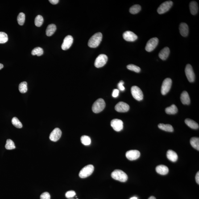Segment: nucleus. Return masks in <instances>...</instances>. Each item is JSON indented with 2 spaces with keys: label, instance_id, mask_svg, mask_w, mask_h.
<instances>
[{
  "label": "nucleus",
  "instance_id": "20",
  "mask_svg": "<svg viewBox=\"0 0 199 199\" xmlns=\"http://www.w3.org/2000/svg\"><path fill=\"white\" fill-rule=\"evenodd\" d=\"M170 52L169 48L168 47H165L159 52V58L162 60H166L169 56Z\"/></svg>",
  "mask_w": 199,
  "mask_h": 199
},
{
  "label": "nucleus",
  "instance_id": "31",
  "mask_svg": "<svg viewBox=\"0 0 199 199\" xmlns=\"http://www.w3.org/2000/svg\"><path fill=\"white\" fill-rule=\"evenodd\" d=\"M25 20V15L23 13H20L17 18V21H18V24L20 26H23Z\"/></svg>",
  "mask_w": 199,
  "mask_h": 199
},
{
  "label": "nucleus",
  "instance_id": "14",
  "mask_svg": "<svg viewBox=\"0 0 199 199\" xmlns=\"http://www.w3.org/2000/svg\"><path fill=\"white\" fill-rule=\"evenodd\" d=\"M115 109L118 112L125 113L128 111L130 109V106L126 103L121 101L116 105Z\"/></svg>",
  "mask_w": 199,
  "mask_h": 199
},
{
  "label": "nucleus",
  "instance_id": "43",
  "mask_svg": "<svg viewBox=\"0 0 199 199\" xmlns=\"http://www.w3.org/2000/svg\"><path fill=\"white\" fill-rule=\"evenodd\" d=\"M196 180L198 184H199V172H198L196 174Z\"/></svg>",
  "mask_w": 199,
  "mask_h": 199
},
{
  "label": "nucleus",
  "instance_id": "39",
  "mask_svg": "<svg viewBox=\"0 0 199 199\" xmlns=\"http://www.w3.org/2000/svg\"><path fill=\"white\" fill-rule=\"evenodd\" d=\"M40 199H50L51 197L50 194L48 192H43L41 195Z\"/></svg>",
  "mask_w": 199,
  "mask_h": 199
},
{
  "label": "nucleus",
  "instance_id": "4",
  "mask_svg": "<svg viewBox=\"0 0 199 199\" xmlns=\"http://www.w3.org/2000/svg\"><path fill=\"white\" fill-rule=\"evenodd\" d=\"M94 170V166L92 164L86 166L80 170L79 176L81 178H85L90 176Z\"/></svg>",
  "mask_w": 199,
  "mask_h": 199
},
{
  "label": "nucleus",
  "instance_id": "7",
  "mask_svg": "<svg viewBox=\"0 0 199 199\" xmlns=\"http://www.w3.org/2000/svg\"><path fill=\"white\" fill-rule=\"evenodd\" d=\"M172 85V80L169 78H167L164 80L162 84L161 93L165 95L169 92Z\"/></svg>",
  "mask_w": 199,
  "mask_h": 199
},
{
  "label": "nucleus",
  "instance_id": "35",
  "mask_svg": "<svg viewBox=\"0 0 199 199\" xmlns=\"http://www.w3.org/2000/svg\"><path fill=\"white\" fill-rule=\"evenodd\" d=\"M12 122L13 125L17 128H21L23 127L22 123L16 117H14L12 118Z\"/></svg>",
  "mask_w": 199,
  "mask_h": 199
},
{
  "label": "nucleus",
  "instance_id": "40",
  "mask_svg": "<svg viewBox=\"0 0 199 199\" xmlns=\"http://www.w3.org/2000/svg\"><path fill=\"white\" fill-rule=\"evenodd\" d=\"M124 83L123 81L121 80L118 84V89L121 91H124L125 90L124 87L123 86Z\"/></svg>",
  "mask_w": 199,
  "mask_h": 199
},
{
  "label": "nucleus",
  "instance_id": "19",
  "mask_svg": "<svg viewBox=\"0 0 199 199\" xmlns=\"http://www.w3.org/2000/svg\"><path fill=\"white\" fill-rule=\"evenodd\" d=\"M156 172L161 175H167L169 172L168 167L164 165H160L157 166L156 168Z\"/></svg>",
  "mask_w": 199,
  "mask_h": 199
},
{
  "label": "nucleus",
  "instance_id": "13",
  "mask_svg": "<svg viewBox=\"0 0 199 199\" xmlns=\"http://www.w3.org/2000/svg\"><path fill=\"white\" fill-rule=\"evenodd\" d=\"M140 155V151L137 150H130L126 153V158L131 161L137 160L139 158Z\"/></svg>",
  "mask_w": 199,
  "mask_h": 199
},
{
  "label": "nucleus",
  "instance_id": "23",
  "mask_svg": "<svg viewBox=\"0 0 199 199\" xmlns=\"http://www.w3.org/2000/svg\"><path fill=\"white\" fill-rule=\"evenodd\" d=\"M189 9H190L191 14L192 15H195L197 14L198 10V5L197 2L193 1L189 4Z\"/></svg>",
  "mask_w": 199,
  "mask_h": 199
},
{
  "label": "nucleus",
  "instance_id": "1",
  "mask_svg": "<svg viewBox=\"0 0 199 199\" xmlns=\"http://www.w3.org/2000/svg\"><path fill=\"white\" fill-rule=\"evenodd\" d=\"M102 39V35L101 33L95 34L89 39L88 46L92 48H95L101 43Z\"/></svg>",
  "mask_w": 199,
  "mask_h": 199
},
{
  "label": "nucleus",
  "instance_id": "46",
  "mask_svg": "<svg viewBox=\"0 0 199 199\" xmlns=\"http://www.w3.org/2000/svg\"><path fill=\"white\" fill-rule=\"evenodd\" d=\"M130 199H138V198L136 197H134L131 198Z\"/></svg>",
  "mask_w": 199,
  "mask_h": 199
},
{
  "label": "nucleus",
  "instance_id": "5",
  "mask_svg": "<svg viewBox=\"0 0 199 199\" xmlns=\"http://www.w3.org/2000/svg\"><path fill=\"white\" fill-rule=\"evenodd\" d=\"M131 94L135 99L141 101L143 99V95L141 90L137 86H133L131 89Z\"/></svg>",
  "mask_w": 199,
  "mask_h": 199
},
{
  "label": "nucleus",
  "instance_id": "12",
  "mask_svg": "<svg viewBox=\"0 0 199 199\" xmlns=\"http://www.w3.org/2000/svg\"><path fill=\"white\" fill-rule=\"evenodd\" d=\"M73 38L71 35H67L65 38L61 48L64 50H67L70 48L73 43Z\"/></svg>",
  "mask_w": 199,
  "mask_h": 199
},
{
  "label": "nucleus",
  "instance_id": "37",
  "mask_svg": "<svg viewBox=\"0 0 199 199\" xmlns=\"http://www.w3.org/2000/svg\"><path fill=\"white\" fill-rule=\"evenodd\" d=\"M127 68L130 70L134 71L137 73H139L141 71L140 68L139 67L133 64H130L127 65Z\"/></svg>",
  "mask_w": 199,
  "mask_h": 199
},
{
  "label": "nucleus",
  "instance_id": "42",
  "mask_svg": "<svg viewBox=\"0 0 199 199\" xmlns=\"http://www.w3.org/2000/svg\"><path fill=\"white\" fill-rule=\"evenodd\" d=\"M49 1L53 5L57 4L59 2V0H49Z\"/></svg>",
  "mask_w": 199,
  "mask_h": 199
},
{
  "label": "nucleus",
  "instance_id": "26",
  "mask_svg": "<svg viewBox=\"0 0 199 199\" xmlns=\"http://www.w3.org/2000/svg\"><path fill=\"white\" fill-rule=\"evenodd\" d=\"M166 113L168 114H175L178 112V109L176 105H173L171 106L166 108Z\"/></svg>",
  "mask_w": 199,
  "mask_h": 199
},
{
  "label": "nucleus",
  "instance_id": "10",
  "mask_svg": "<svg viewBox=\"0 0 199 199\" xmlns=\"http://www.w3.org/2000/svg\"><path fill=\"white\" fill-rule=\"evenodd\" d=\"M185 73L187 78L190 82H193L194 81L195 75L193 68L191 65L188 64L186 66Z\"/></svg>",
  "mask_w": 199,
  "mask_h": 199
},
{
  "label": "nucleus",
  "instance_id": "29",
  "mask_svg": "<svg viewBox=\"0 0 199 199\" xmlns=\"http://www.w3.org/2000/svg\"><path fill=\"white\" fill-rule=\"evenodd\" d=\"M141 9V6L139 5H135L132 6L130 9V14H136L139 13Z\"/></svg>",
  "mask_w": 199,
  "mask_h": 199
},
{
  "label": "nucleus",
  "instance_id": "25",
  "mask_svg": "<svg viewBox=\"0 0 199 199\" xmlns=\"http://www.w3.org/2000/svg\"><path fill=\"white\" fill-rule=\"evenodd\" d=\"M158 127L161 130L164 131L173 132L174 131V129L172 125L170 124H160L158 125Z\"/></svg>",
  "mask_w": 199,
  "mask_h": 199
},
{
  "label": "nucleus",
  "instance_id": "17",
  "mask_svg": "<svg viewBox=\"0 0 199 199\" xmlns=\"http://www.w3.org/2000/svg\"><path fill=\"white\" fill-rule=\"evenodd\" d=\"M180 99L183 105H189L190 103V99L187 92L184 91L182 93Z\"/></svg>",
  "mask_w": 199,
  "mask_h": 199
},
{
  "label": "nucleus",
  "instance_id": "47",
  "mask_svg": "<svg viewBox=\"0 0 199 199\" xmlns=\"http://www.w3.org/2000/svg\"><path fill=\"white\" fill-rule=\"evenodd\" d=\"M69 199H73V198H69Z\"/></svg>",
  "mask_w": 199,
  "mask_h": 199
},
{
  "label": "nucleus",
  "instance_id": "34",
  "mask_svg": "<svg viewBox=\"0 0 199 199\" xmlns=\"http://www.w3.org/2000/svg\"><path fill=\"white\" fill-rule=\"evenodd\" d=\"M43 16L39 15L37 16L35 19V25L38 27H40L43 24Z\"/></svg>",
  "mask_w": 199,
  "mask_h": 199
},
{
  "label": "nucleus",
  "instance_id": "9",
  "mask_svg": "<svg viewBox=\"0 0 199 199\" xmlns=\"http://www.w3.org/2000/svg\"><path fill=\"white\" fill-rule=\"evenodd\" d=\"M158 43L159 39L157 38H153L149 39L146 45V50L149 52L153 51L157 46Z\"/></svg>",
  "mask_w": 199,
  "mask_h": 199
},
{
  "label": "nucleus",
  "instance_id": "28",
  "mask_svg": "<svg viewBox=\"0 0 199 199\" xmlns=\"http://www.w3.org/2000/svg\"><path fill=\"white\" fill-rule=\"evenodd\" d=\"M18 89L20 92L22 93H26L27 91V84L26 82H23L19 84Z\"/></svg>",
  "mask_w": 199,
  "mask_h": 199
},
{
  "label": "nucleus",
  "instance_id": "22",
  "mask_svg": "<svg viewBox=\"0 0 199 199\" xmlns=\"http://www.w3.org/2000/svg\"><path fill=\"white\" fill-rule=\"evenodd\" d=\"M56 29V25L54 24L49 25L46 30V34L47 36L50 37L54 33Z\"/></svg>",
  "mask_w": 199,
  "mask_h": 199
},
{
  "label": "nucleus",
  "instance_id": "6",
  "mask_svg": "<svg viewBox=\"0 0 199 199\" xmlns=\"http://www.w3.org/2000/svg\"><path fill=\"white\" fill-rule=\"evenodd\" d=\"M107 60L108 57L107 55L103 54L99 55L95 61V66L97 68L103 67L106 64Z\"/></svg>",
  "mask_w": 199,
  "mask_h": 199
},
{
  "label": "nucleus",
  "instance_id": "30",
  "mask_svg": "<svg viewBox=\"0 0 199 199\" xmlns=\"http://www.w3.org/2000/svg\"><path fill=\"white\" fill-rule=\"evenodd\" d=\"M82 143L85 145H89L91 143V140L89 136L86 135H83L81 137Z\"/></svg>",
  "mask_w": 199,
  "mask_h": 199
},
{
  "label": "nucleus",
  "instance_id": "15",
  "mask_svg": "<svg viewBox=\"0 0 199 199\" xmlns=\"http://www.w3.org/2000/svg\"><path fill=\"white\" fill-rule=\"evenodd\" d=\"M62 135V131L59 128H55L51 132L50 139L53 142L57 141L60 139Z\"/></svg>",
  "mask_w": 199,
  "mask_h": 199
},
{
  "label": "nucleus",
  "instance_id": "45",
  "mask_svg": "<svg viewBox=\"0 0 199 199\" xmlns=\"http://www.w3.org/2000/svg\"><path fill=\"white\" fill-rule=\"evenodd\" d=\"M148 199H156V198L153 196H151V197H150Z\"/></svg>",
  "mask_w": 199,
  "mask_h": 199
},
{
  "label": "nucleus",
  "instance_id": "24",
  "mask_svg": "<svg viewBox=\"0 0 199 199\" xmlns=\"http://www.w3.org/2000/svg\"><path fill=\"white\" fill-rule=\"evenodd\" d=\"M185 123L190 128L193 129H197L199 128V125L193 120L187 118L185 120Z\"/></svg>",
  "mask_w": 199,
  "mask_h": 199
},
{
  "label": "nucleus",
  "instance_id": "33",
  "mask_svg": "<svg viewBox=\"0 0 199 199\" xmlns=\"http://www.w3.org/2000/svg\"><path fill=\"white\" fill-rule=\"evenodd\" d=\"M5 148L7 150H12L16 148L14 142L12 140L8 139L6 141Z\"/></svg>",
  "mask_w": 199,
  "mask_h": 199
},
{
  "label": "nucleus",
  "instance_id": "3",
  "mask_svg": "<svg viewBox=\"0 0 199 199\" xmlns=\"http://www.w3.org/2000/svg\"><path fill=\"white\" fill-rule=\"evenodd\" d=\"M105 103L102 98H99L95 101L92 106V109L93 112L98 113L101 112L105 109Z\"/></svg>",
  "mask_w": 199,
  "mask_h": 199
},
{
  "label": "nucleus",
  "instance_id": "2",
  "mask_svg": "<svg viewBox=\"0 0 199 199\" xmlns=\"http://www.w3.org/2000/svg\"><path fill=\"white\" fill-rule=\"evenodd\" d=\"M111 177L115 180H118L122 182H125L128 180L127 175L120 170H115L112 173Z\"/></svg>",
  "mask_w": 199,
  "mask_h": 199
},
{
  "label": "nucleus",
  "instance_id": "8",
  "mask_svg": "<svg viewBox=\"0 0 199 199\" xmlns=\"http://www.w3.org/2000/svg\"><path fill=\"white\" fill-rule=\"evenodd\" d=\"M173 4L172 1H167L163 3L158 7L157 11L158 14H162L166 12L171 8Z\"/></svg>",
  "mask_w": 199,
  "mask_h": 199
},
{
  "label": "nucleus",
  "instance_id": "41",
  "mask_svg": "<svg viewBox=\"0 0 199 199\" xmlns=\"http://www.w3.org/2000/svg\"><path fill=\"white\" fill-rule=\"evenodd\" d=\"M119 93V90L118 89H115L113 90L112 93V96L114 97H117L118 96Z\"/></svg>",
  "mask_w": 199,
  "mask_h": 199
},
{
  "label": "nucleus",
  "instance_id": "18",
  "mask_svg": "<svg viewBox=\"0 0 199 199\" xmlns=\"http://www.w3.org/2000/svg\"><path fill=\"white\" fill-rule=\"evenodd\" d=\"M180 32L181 35L183 37L187 36L189 32V29L187 24L182 23L180 24L179 27Z\"/></svg>",
  "mask_w": 199,
  "mask_h": 199
},
{
  "label": "nucleus",
  "instance_id": "36",
  "mask_svg": "<svg viewBox=\"0 0 199 199\" xmlns=\"http://www.w3.org/2000/svg\"><path fill=\"white\" fill-rule=\"evenodd\" d=\"M8 40V38L7 34L5 32H0V43H6Z\"/></svg>",
  "mask_w": 199,
  "mask_h": 199
},
{
  "label": "nucleus",
  "instance_id": "32",
  "mask_svg": "<svg viewBox=\"0 0 199 199\" xmlns=\"http://www.w3.org/2000/svg\"><path fill=\"white\" fill-rule=\"evenodd\" d=\"M43 49L41 47H37L34 49L31 52V54L33 55H37V56H41L43 55Z\"/></svg>",
  "mask_w": 199,
  "mask_h": 199
},
{
  "label": "nucleus",
  "instance_id": "27",
  "mask_svg": "<svg viewBox=\"0 0 199 199\" xmlns=\"http://www.w3.org/2000/svg\"><path fill=\"white\" fill-rule=\"evenodd\" d=\"M190 144L192 147L199 151V138L198 137H193L191 138Z\"/></svg>",
  "mask_w": 199,
  "mask_h": 199
},
{
  "label": "nucleus",
  "instance_id": "11",
  "mask_svg": "<svg viewBox=\"0 0 199 199\" xmlns=\"http://www.w3.org/2000/svg\"><path fill=\"white\" fill-rule=\"evenodd\" d=\"M111 126L115 131L119 132L123 128V122L120 120L113 119L111 122Z\"/></svg>",
  "mask_w": 199,
  "mask_h": 199
},
{
  "label": "nucleus",
  "instance_id": "21",
  "mask_svg": "<svg viewBox=\"0 0 199 199\" xmlns=\"http://www.w3.org/2000/svg\"><path fill=\"white\" fill-rule=\"evenodd\" d=\"M167 157L168 159L172 162H176L178 159L177 154L172 150H169L167 151Z\"/></svg>",
  "mask_w": 199,
  "mask_h": 199
},
{
  "label": "nucleus",
  "instance_id": "38",
  "mask_svg": "<svg viewBox=\"0 0 199 199\" xmlns=\"http://www.w3.org/2000/svg\"><path fill=\"white\" fill-rule=\"evenodd\" d=\"M76 194V192L74 191H69L67 192L65 194V197L68 198H71L74 197Z\"/></svg>",
  "mask_w": 199,
  "mask_h": 199
},
{
  "label": "nucleus",
  "instance_id": "44",
  "mask_svg": "<svg viewBox=\"0 0 199 199\" xmlns=\"http://www.w3.org/2000/svg\"><path fill=\"white\" fill-rule=\"evenodd\" d=\"M3 68V65L2 64L0 63V70L2 69Z\"/></svg>",
  "mask_w": 199,
  "mask_h": 199
},
{
  "label": "nucleus",
  "instance_id": "16",
  "mask_svg": "<svg viewBox=\"0 0 199 199\" xmlns=\"http://www.w3.org/2000/svg\"><path fill=\"white\" fill-rule=\"evenodd\" d=\"M123 37L127 41H135L138 39V37L135 33L131 31H127L124 33Z\"/></svg>",
  "mask_w": 199,
  "mask_h": 199
}]
</instances>
